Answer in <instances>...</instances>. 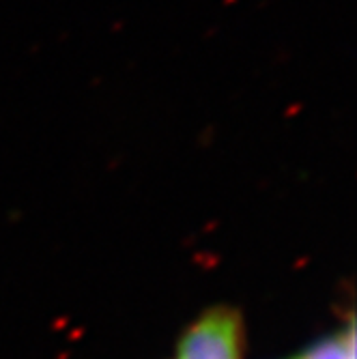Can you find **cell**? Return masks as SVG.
<instances>
[{
    "label": "cell",
    "mask_w": 357,
    "mask_h": 359,
    "mask_svg": "<svg viewBox=\"0 0 357 359\" xmlns=\"http://www.w3.org/2000/svg\"><path fill=\"white\" fill-rule=\"evenodd\" d=\"M304 359H355L353 332L349 330L344 336H336L328 342L316 344Z\"/></svg>",
    "instance_id": "cell-2"
},
{
    "label": "cell",
    "mask_w": 357,
    "mask_h": 359,
    "mask_svg": "<svg viewBox=\"0 0 357 359\" xmlns=\"http://www.w3.org/2000/svg\"><path fill=\"white\" fill-rule=\"evenodd\" d=\"M177 359H179V357H177Z\"/></svg>",
    "instance_id": "cell-3"
},
{
    "label": "cell",
    "mask_w": 357,
    "mask_h": 359,
    "mask_svg": "<svg viewBox=\"0 0 357 359\" xmlns=\"http://www.w3.org/2000/svg\"><path fill=\"white\" fill-rule=\"evenodd\" d=\"M241 323L231 310H213L194 323L179 344V359H239Z\"/></svg>",
    "instance_id": "cell-1"
}]
</instances>
